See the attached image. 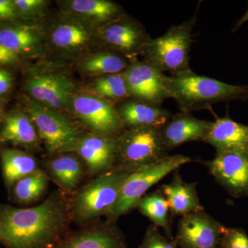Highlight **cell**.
I'll return each mask as SVG.
<instances>
[{"label":"cell","instance_id":"obj_1","mask_svg":"<svg viewBox=\"0 0 248 248\" xmlns=\"http://www.w3.org/2000/svg\"><path fill=\"white\" fill-rule=\"evenodd\" d=\"M68 198L55 191L35 207L0 204L1 240L6 248H54L70 231Z\"/></svg>","mask_w":248,"mask_h":248},{"label":"cell","instance_id":"obj_2","mask_svg":"<svg viewBox=\"0 0 248 248\" xmlns=\"http://www.w3.org/2000/svg\"><path fill=\"white\" fill-rule=\"evenodd\" d=\"M166 86L169 98L174 99L181 112L189 113L216 103L248 99V85L228 84L198 76L194 72L183 76H167Z\"/></svg>","mask_w":248,"mask_h":248},{"label":"cell","instance_id":"obj_3","mask_svg":"<svg viewBox=\"0 0 248 248\" xmlns=\"http://www.w3.org/2000/svg\"><path fill=\"white\" fill-rule=\"evenodd\" d=\"M130 173L114 167L74 191L68 198L72 221L84 227L107 216Z\"/></svg>","mask_w":248,"mask_h":248},{"label":"cell","instance_id":"obj_4","mask_svg":"<svg viewBox=\"0 0 248 248\" xmlns=\"http://www.w3.org/2000/svg\"><path fill=\"white\" fill-rule=\"evenodd\" d=\"M197 13L198 9L190 19L171 27L161 37L152 39L141 53L143 60L162 73L169 72L171 76L193 73L190 67L189 54Z\"/></svg>","mask_w":248,"mask_h":248},{"label":"cell","instance_id":"obj_5","mask_svg":"<svg viewBox=\"0 0 248 248\" xmlns=\"http://www.w3.org/2000/svg\"><path fill=\"white\" fill-rule=\"evenodd\" d=\"M192 161L189 156L174 155L130 173L115 204L106 216V221L114 223L119 217L137 208L139 202L152 186L183 165Z\"/></svg>","mask_w":248,"mask_h":248},{"label":"cell","instance_id":"obj_6","mask_svg":"<svg viewBox=\"0 0 248 248\" xmlns=\"http://www.w3.org/2000/svg\"><path fill=\"white\" fill-rule=\"evenodd\" d=\"M116 141L115 167L124 170L132 172L169 156L158 127L125 130Z\"/></svg>","mask_w":248,"mask_h":248},{"label":"cell","instance_id":"obj_7","mask_svg":"<svg viewBox=\"0 0 248 248\" xmlns=\"http://www.w3.org/2000/svg\"><path fill=\"white\" fill-rule=\"evenodd\" d=\"M24 111L33 122L49 154L74 153L81 135L66 115L29 97H26Z\"/></svg>","mask_w":248,"mask_h":248},{"label":"cell","instance_id":"obj_8","mask_svg":"<svg viewBox=\"0 0 248 248\" xmlns=\"http://www.w3.org/2000/svg\"><path fill=\"white\" fill-rule=\"evenodd\" d=\"M24 89L29 97L59 112L71 109L76 94L73 80L64 73L48 68H31Z\"/></svg>","mask_w":248,"mask_h":248},{"label":"cell","instance_id":"obj_9","mask_svg":"<svg viewBox=\"0 0 248 248\" xmlns=\"http://www.w3.org/2000/svg\"><path fill=\"white\" fill-rule=\"evenodd\" d=\"M97 29L63 14L47 31V46L65 58H79L99 45Z\"/></svg>","mask_w":248,"mask_h":248},{"label":"cell","instance_id":"obj_10","mask_svg":"<svg viewBox=\"0 0 248 248\" xmlns=\"http://www.w3.org/2000/svg\"><path fill=\"white\" fill-rule=\"evenodd\" d=\"M71 110L95 135L115 140L125 130L115 104L91 93H76Z\"/></svg>","mask_w":248,"mask_h":248},{"label":"cell","instance_id":"obj_11","mask_svg":"<svg viewBox=\"0 0 248 248\" xmlns=\"http://www.w3.org/2000/svg\"><path fill=\"white\" fill-rule=\"evenodd\" d=\"M99 46L121 54L130 61L136 60L152 38L144 27L126 15L97 30Z\"/></svg>","mask_w":248,"mask_h":248},{"label":"cell","instance_id":"obj_12","mask_svg":"<svg viewBox=\"0 0 248 248\" xmlns=\"http://www.w3.org/2000/svg\"><path fill=\"white\" fill-rule=\"evenodd\" d=\"M0 45L21 58H41L47 47V31L36 21L0 22Z\"/></svg>","mask_w":248,"mask_h":248},{"label":"cell","instance_id":"obj_13","mask_svg":"<svg viewBox=\"0 0 248 248\" xmlns=\"http://www.w3.org/2000/svg\"><path fill=\"white\" fill-rule=\"evenodd\" d=\"M122 75L131 99L161 107L169 98L166 86L167 76L144 60L130 61Z\"/></svg>","mask_w":248,"mask_h":248},{"label":"cell","instance_id":"obj_14","mask_svg":"<svg viewBox=\"0 0 248 248\" xmlns=\"http://www.w3.org/2000/svg\"><path fill=\"white\" fill-rule=\"evenodd\" d=\"M225 226L205 210L184 215L174 241L181 248H218Z\"/></svg>","mask_w":248,"mask_h":248},{"label":"cell","instance_id":"obj_15","mask_svg":"<svg viewBox=\"0 0 248 248\" xmlns=\"http://www.w3.org/2000/svg\"><path fill=\"white\" fill-rule=\"evenodd\" d=\"M205 164L216 182L232 197H248V153L216 152L215 158Z\"/></svg>","mask_w":248,"mask_h":248},{"label":"cell","instance_id":"obj_16","mask_svg":"<svg viewBox=\"0 0 248 248\" xmlns=\"http://www.w3.org/2000/svg\"><path fill=\"white\" fill-rule=\"evenodd\" d=\"M54 248H128L125 236L115 222H93L71 232Z\"/></svg>","mask_w":248,"mask_h":248},{"label":"cell","instance_id":"obj_17","mask_svg":"<svg viewBox=\"0 0 248 248\" xmlns=\"http://www.w3.org/2000/svg\"><path fill=\"white\" fill-rule=\"evenodd\" d=\"M116 140L92 133L80 137L74 153L84 161L90 175L97 176L115 167Z\"/></svg>","mask_w":248,"mask_h":248},{"label":"cell","instance_id":"obj_18","mask_svg":"<svg viewBox=\"0 0 248 248\" xmlns=\"http://www.w3.org/2000/svg\"><path fill=\"white\" fill-rule=\"evenodd\" d=\"M213 122L199 120L189 112L171 116L160 128V133L169 152L190 141H204Z\"/></svg>","mask_w":248,"mask_h":248},{"label":"cell","instance_id":"obj_19","mask_svg":"<svg viewBox=\"0 0 248 248\" xmlns=\"http://www.w3.org/2000/svg\"><path fill=\"white\" fill-rule=\"evenodd\" d=\"M62 14L99 29L125 16L123 9L109 0H66L60 1Z\"/></svg>","mask_w":248,"mask_h":248},{"label":"cell","instance_id":"obj_20","mask_svg":"<svg viewBox=\"0 0 248 248\" xmlns=\"http://www.w3.org/2000/svg\"><path fill=\"white\" fill-rule=\"evenodd\" d=\"M116 108L125 130L161 128L172 116L164 108L134 99L120 103Z\"/></svg>","mask_w":248,"mask_h":248},{"label":"cell","instance_id":"obj_21","mask_svg":"<svg viewBox=\"0 0 248 248\" xmlns=\"http://www.w3.org/2000/svg\"><path fill=\"white\" fill-rule=\"evenodd\" d=\"M204 142L213 146L216 152L248 153V126L234 122L228 115L217 117Z\"/></svg>","mask_w":248,"mask_h":248},{"label":"cell","instance_id":"obj_22","mask_svg":"<svg viewBox=\"0 0 248 248\" xmlns=\"http://www.w3.org/2000/svg\"><path fill=\"white\" fill-rule=\"evenodd\" d=\"M2 123L0 143H10L31 151L40 148L41 140L37 128L25 111H10L5 115Z\"/></svg>","mask_w":248,"mask_h":248},{"label":"cell","instance_id":"obj_23","mask_svg":"<svg viewBox=\"0 0 248 248\" xmlns=\"http://www.w3.org/2000/svg\"><path fill=\"white\" fill-rule=\"evenodd\" d=\"M44 165L47 175L63 192H74L87 172L84 161L74 153L55 155Z\"/></svg>","mask_w":248,"mask_h":248},{"label":"cell","instance_id":"obj_24","mask_svg":"<svg viewBox=\"0 0 248 248\" xmlns=\"http://www.w3.org/2000/svg\"><path fill=\"white\" fill-rule=\"evenodd\" d=\"M197 184L186 183L175 171L172 182L162 186L161 192L169 203L170 211L174 216H184L193 212L203 210L197 194Z\"/></svg>","mask_w":248,"mask_h":248},{"label":"cell","instance_id":"obj_25","mask_svg":"<svg viewBox=\"0 0 248 248\" xmlns=\"http://www.w3.org/2000/svg\"><path fill=\"white\" fill-rule=\"evenodd\" d=\"M130 60L112 50H104L86 53L78 58V69L86 76L96 78L122 73L128 67Z\"/></svg>","mask_w":248,"mask_h":248},{"label":"cell","instance_id":"obj_26","mask_svg":"<svg viewBox=\"0 0 248 248\" xmlns=\"http://www.w3.org/2000/svg\"><path fill=\"white\" fill-rule=\"evenodd\" d=\"M0 161L4 184L9 192L19 179L40 170L32 155L17 149L1 148Z\"/></svg>","mask_w":248,"mask_h":248},{"label":"cell","instance_id":"obj_27","mask_svg":"<svg viewBox=\"0 0 248 248\" xmlns=\"http://www.w3.org/2000/svg\"><path fill=\"white\" fill-rule=\"evenodd\" d=\"M137 208L142 215L150 218L153 224L162 228L166 235L172 238L169 205L161 190L143 196L139 202Z\"/></svg>","mask_w":248,"mask_h":248},{"label":"cell","instance_id":"obj_28","mask_svg":"<svg viewBox=\"0 0 248 248\" xmlns=\"http://www.w3.org/2000/svg\"><path fill=\"white\" fill-rule=\"evenodd\" d=\"M48 178L46 173L40 169L19 179L11 189L13 198L21 204L35 202L46 190Z\"/></svg>","mask_w":248,"mask_h":248},{"label":"cell","instance_id":"obj_29","mask_svg":"<svg viewBox=\"0 0 248 248\" xmlns=\"http://www.w3.org/2000/svg\"><path fill=\"white\" fill-rule=\"evenodd\" d=\"M91 94L115 104L130 99L122 73L97 77L90 86Z\"/></svg>","mask_w":248,"mask_h":248},{"label":"cell","instance_id":"obj_30","mask_svg":"<svg viewBox=\"0 0 248 248\" xmlns=\"http://www.w3.org/2000/svg\"><path fill=\"white\" fill-rule=\"evenodd\" d=\"M17 19L36 21L44 17L48 8L46 0H14Z\"/></svg>","mask_w":248,"mask_h":248},{"label":"cell","instance_id":"obj_31","mask_svg":"<svg viewBox=\"0 0 248 248\" xmlns=\"http://www.w3.org/2000/svg\"><path fill=\"white\" fill-rule=\"evenodd\" d=\"M158 227L151 225L147 229L139 248H178L174 239L169 241L160 232Z\"/></svg>","mask_w":248,"mask_h":248},{"label":"cell","instance_id":"obj_32","mask_svg":"<svg viewBox=\"0 0 248 248\" xmlns=\"http://www.w3.org/2000/svg\"><path fill=\"white\" fill-rule=\"evenodd\" d=\"M220 248H248V235L241 228L225 226L222 234Z\"/></svg>","mask_w":248,"mask_h":248},{"label":"cell","instance_id":"obj_33","mask_svg":"<svg viewBox=\"0 0 248 248\" xmlns=\"http://www.w3.org/2000/svg\"><path fill=\"white\" fill-rule=\"evenodd\" d=\"M17 20L14 0H0V22Z\"/></svg>","mask_w":248,"mask_h":248},{"label":"cell","instance_id":"obj_34","mask_svg":"<svg viewBox=\"0 0 248 248\" xmlns=\"http://www.w3.org/2000/svg\"><path fill=\"white\" fill-rule=\"evenodd\" d=\"M14 85V77L11 72L0 67V97L10 92Z\"/></svg>","mask_w":248,"mask_h":248},{"label":"cell","instance_id":"obj_35","mask_svg":"<svg viewBox=\"0 0 248 248\" xmlns=\"http://www.w3.org/2000/svg\"><path fill=\"white\" fill-rule=\"evenodd\" d=\"M21 57L0 45V65L12 66L20 63Z\"/></svg>","mask_w":248,"mask_h":248},{"label":"cell","instance_id":"obj_36","mask_svg":"<svg viewBox=\"0 0 248 248\" xmlns=\"http://www.w3.org/2000/svg\"><path fill=\"white\" fill-rule=\"evenodd\" d=\"M248 9L247 11H246V14L244 15L238 21L237 23H236V25L234 29H232V32H235V31H237L238 29H239L243 24H244L245 22H248Z\"/></svg>","mask_w":248,"mask_h":248},{"label":"cell","instance_id":"obj_37","mask_svg":"<svg viewBox=\"0 0 248 248\" xmlns=\"http://www.w3.org/2000/svg\"><path fill=\"white\" fill-rule=\"evenodd\" d=\"M3 120H4V117L1 116V113H0V124L2 123Z\"/></svg>","mask_w":248,"mask_h":248},{"label":"cell","instance_id":"obj_38","mask_svg":"<svg viewBox=\"0 0 248 248\" xmlns=\"http://www.w3.org/2000/svg\"><path fill=\"white\" fill-rule=\"evenodd\" d=\"M0 240H1V223H0Z\"/></svg>","mask_w":248,"mask_h":248},{"label":"cell","instance_id":"obj_39","mask_svg":"<svg viewBox=\"0 0 248 248\" xmlns=\"http://www.w3.org/2000/svg\"><path fill=\"white\" fill-rule=\"evenodd\" d=\"M1 99H0V110H1Z\"/></svg>","mask_w":248,"mask_h":248},{"label":"cell","instance_id":"obj_40","mask_svg":"<svg viewBox=\"0 0 248 248\" xmlns=\"http://www.w3.org/2000/svg\"></svg>","mask_w":248,"mask_h":248}]
</instances>
